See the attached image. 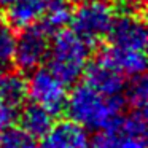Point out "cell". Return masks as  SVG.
Here are the masks:
<instances>
[{
  "label": "cell",
  "mask_w": 148,
  "mask_h": 148,
  "mask_svg": "<svg viewBox=\"0 0 148 148\" xmlns=\"http://www.w3.org/2000/svg\"><path fill=\"white\" fill-rule=\"evenodd\" d=\"M13 2L14 0H0V10H2V8H8Z\"/></svg>",
  "instance_id": "44dd1931"
},
{
  "label": "cell",
  "mask_w": 148,
  "mask_h": 148,
  "mask_svg": "<svg viewBox=\"0 0 148 148\" xmlns=\"http://www.w3.org/2000/svg\"><path fill=\"white\" fill-rule=\"evenodd\" d=\"M16 119H18V108L0 103V129L14 124Z\"/></svg>",
  "instance_id": "ffe728a7"
},
{
  "label": "cell",
  "mask_w": 148,
  "mask_h": 148,
  "mask_svg": "<svg viewBox=\"0 0 148 148\" xmlns=\"http://www.w3.org/2000/svg\"><path fill=\"white\" fill-rule=\"evenodd\" d=\"M0 148H40V145L21 126L11 124L0 129Z\"/></svg>",
  "instance_id": "2e32d148"
},
{
  "label": "cell",
  "mask_w": 148,
  "mask_h": 148,
  "mask_svg": "<svg viewBox=\"0 0 148 148\" xmlns=\"http://www.w3.org/2000/svg\"><path fill=\"white\" fill-rule=\"evenodd\" d=\"M0 21H3V19H2V14H0Z\"/></svg>",
  "instance_id": "603a6c76"
},
{
  "label": "cell",
  "mask_w": 148,
  "mask_h": 148,
  "mask_svg": "<svg viewBox=\"0 0 148 148\" xmlns=\"http://www.w3.org/2000/svg\"><path fill=\"white\" fill-rule=\"evenodd\" d=\"M51 37L38 26L32 24L24 29L16 37L13 53V64L19 72H32L45 62L49 49Z\"/></svg>",
  "instance_id": "5b68a950"
},
{
  "label": "cell",
  "mask_w": 148,
  "mask_h": 148,
  "mask_svg": "<svg viewBox=\"0 0 148 148\" xmlns=\"http://www.w3.org/2000/svg\"><path fill=\"white\" fill-rule=\"evenodd\" d=\"M112 131L119 137L123 148H147V110L121 115Z\"/></svg>",
  "instance_id": "9c48e42d"
},
{
  "label": "cell",
  "mask_w": 148,
  "mask_h": 148,
  "mask_svg": "<svg viewBox=\"0 0 148 148\" xmlns=\"http://www.w3.org/2000/svg\"><path fill=\"white\" fill-rule=\"evenodd\" d=\"M147 0H113V10L119 14H143Z\"/></svg>",
  "instance_id": "d6986e66"
},
{
  "label": "cell",
  "mask_w": 148,
  "mask_h": 148,
  "mask_svg": "<svg viewBox=\"0 0 148 148\" xmlns=\"http://www.w3.org/2000/svg\"><path fill=\"white\" fill-rule=\"evenodd\" d=\"M27 99V80L19 70H0V103L19 108Z\"/></svg>",
  "instance_id": "8fae6325"
},
{
  "label": "cell",
  "mask_w": 148,
  "mask_h": 148,
  "mask_svg": "<svg viewBox=\"0 0 148 148\" xmlns=\"http://www.w3.org/2000/svg\"><path fill=\"white\" fill-rule=\"evenodd\" d=\"M70 16H72V8L69 5V2L67 0H58L46 8L42 18L37 21V24L49 37H53L59 30L65 29V26L70 23Z\"/></svg>",
  "instance_id": "5bb4252c"
},
{
  "label": "cell",
  "mask_w": 148,
  "mask_h": 148,
  "mask_svg": "<svg viewBox=\"0 0 148 148\" xmlns=\"http://www.w3.org/2000/svg\"><path fill=\"white\" fill-rule=\"evenodd\" d=\"M14 42L16 35L13 32V27L0 21V70L8 69V65L13 64Z\"/></svg>",
  "instance_id": "e0dca14e"
},
{
  "label": "cell",
  "mask_w": 148,
  "mask_h": 148,
  "mask_svg": "<svg viewBox=\"0 0 148 148\" xmlns=\"http://www.w3.org/2000/svg\"><path fill=\"white\" fill-rule=\"evenodd\" d=\"M121 96H103L86 83L77 84L67 94L65 110L69 118L86 131H107L115 126L123 113Z\"/></svg>",
  "instance_id": "6da1fadb"
},
{
  "label": "cell",
  "mask_w": 148,
  "mask_h": 148,
  "mask_svg": "<svg viewBox=\"0 0 148 148\" xmlns=\"http://www.w3.org/2000/svg\"><path fill=\"white\" fill-rule=\"evenodd\" d=\"M83 78L88 86L108 97L121 96L126 84L124 73L105 61L102 56H97V59H94L92 62H88L83 72Z\"/></svg>",
  "instance_id": "52a82bcc"
},
{
  "label": "cell",
  "mask_w": 148,
  "mask_h": 148,
  "mask_svg": "<svg viewBox=\"0 0 148 148\" xmlns=\"http://www.w3.org/2000/svg\"><path fill=\"white\" fill-rule=\"evenodd\" d=\"M110 46L132 51H145L147 26L140 14H118L115 16L107 34Z\"/></svg>",
  "instance_id": "8992f818"
},
{
  "label": "cell",
  "mask_w": 148,
  "mask_h": 148,
  "mask_svg": "<svg viewBox=\"0 0 148 148\" xmlns=\"http://www.w3.org/2000/svg\"><path fill=\"white\" fill-rule=\"evenodd\" d=\"M124 105H129L132 110H147L148 102V81L143 73L132 75L131 81L124 84L123 89Z\"/></svg>",
  "instance_id": "9a60e30c"
},
{
  "label": "cell",
  "mask_w": 148,
  "mask_h": 148,
  "mask_svg": "<svg viewBox=\"0 0 148 148\" xmlns=\"http://www.w3.org/2000/svg\"><path fill=\"white\" fill-rule=\"evenodd\" d=\"M78 2L81 3V2H92V0H78Z\"/></svg>",
  "instance_id": "7402d4cb"
},
{
  "label": "cell",
  "mask_w": 148,
  "mask_h": 148,
  "mask_svg": "<svg viewBox=\"0 0 148 148\" xmlns=\"http://www.w3.org/2000/svg\"><path fill=\"white\" fill-rule=\"evenodd\" d=\"M91 138L88 131L72 119L54 123L43 137L40 148H89Z\"/></svg>",
  "instance_id": "ba28073f"
},
{
  "label": "cell",
  "mask_w": 148,
  "mask_h": 148,
  "mask_svg": "<svg viewBox=\"0 0 148 148\" xmlns=\"http://www.w3.org/2000/svg\"><path fill=\"white\" fill-rule=\"evenodd\" d=\"M99 56H102L105 61L115 65L119 72L124 75H138L143 73L147 67L145 61V51H132V49H121L115 46L105 48Z\"/></svg>",
  "instance_id": "4fadbf2b"
},
{
  "label": "cell",
  "mask_w": 148,
  "mask_h": 148,
  "mask_svg": "<svg viewBox=\"0 0 148 148\" xmlns=\"http://www.w3.org/2000/svg\"><path fill=\"white\" fill-rule=\"evenodd\" d=\"M27 97L34 103L46 108L53 115H59L65 110L67 84L61 81L48 67H37L30 72L27 80Z\"/></svg>",
  "instance_id": "277c9868"
},
{
  "label": "cell",
  "mask_w": 148,
  "mask_h": 148,
  "mask_svg": "<svg viewBox=\"0 0 148 148\" xmlns=\"http://www.w3.org/2000/svg\"><path fill=\"white\" fill-rule=\"evenodd\" d=\"M89 148H123V143L112 129H107L99 131V134L91 140Z\"/></svg>",
  "instance_id": "ac0fdd59"
},
{
  "label": "cell",
  "mask_w": 148,
  "mask_h": 148,
  "mask_svg": "<svg viewBox=\"0 0 148 148\" xmlns=\"http://www.w3.org/2000/svg\"><path fill=\"white\" fill-rule=\"evenodd\" d=\"M115 19V10L107 0L81 2L77 10H72V30L91 46L105 38L112 23Z\"/></svg>",
  "instance_id": "3957f363"
},
{
  "label": "cell",
  "mask_w": 148,
  "mask_h": 148,
  "mask_svg": "<svg viewBox=\"0 0 148 148\" xmlns=\"http://www.w3.org/2000/svg\"><path fill=\"white\" fill-rule=\"evenodd\" d=\"M54 2L58 0H14L8 7V23L11 27H16V29L32 26Z\"/></svg>",
  "instance_id": "30bf717a"
},
{
  "label": "cell",
  "mask_w": 148,
  "mask_h": 148,
  "mask_svg": "<svg viewBox=\"0 0 148 148\" xmlns=\"http://www.w3.org/2000/svg\"><path fill=\"white\" fill-rule=\"evenodd\" d=\"M18 119L21 123V127L37 140L45 137L54 124V115L34 102L23 107L21 113H18Z\"/></svg>",
  "instance_id": "7c38bea8"
},
{
  "label": "cell",
  "mask_w": 148,
  "mask_h": 148,
  "mask_svg": "<svg viewBox=\"0 0 148 148\" xmlns=\"http://www.w3.org/2000/svg\"><path fill=\"white\" fill-rule=\"evenodd\" d=\"M91 45L73 30L62 29L53 35L48 49V69L65 84H75L89 61Z\"/></svg>",
  "instance_id": "7a4b0ae2"
}]
</instances>
